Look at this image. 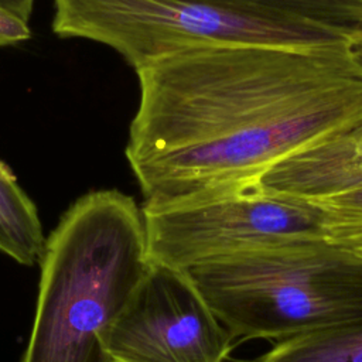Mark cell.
I'll return each instance as SVG.
<instances>
[{
    "instance_id": "6da1fadb",
    "label": "cell",
    "mask_w": 362,
    "mask_h": 362,
    "mask_svg": "<svg viewBox=\"0 0 362 362\" xmlns=\"http://www.w3.org/2000/svg\"><path fill=\"white\" fill-rule=\"evenodd\" d=\"M134 72L124 154L143 206L252 184L288 154L362 124L354 41L211 44Z\"/></svg>"
},
{
    "instance_id": "7a4b0ae2",
    "label": "cell",
    "mask_w": 362,
    "mask_h": 362,
    "mask_svg": "<svg viewBox=\"0 0 362 362\" xmlns=\"http://www.w3.org/2000/svg\"><path fill=\"white\" fill-rule=\"evenodd\" d=\"M148 263L141 208L119 189L81 195L45 240L21 362H110L100 334Z\"/></svg>"
},
{
    "instance_id": "3957f363",
    "label": "cell",
    "mask_w": 362,
    "mask_h": 362,
    "mask_svg": "<svg viewBox=\"0 0 362 362\" xmlns=\"http://www.w3.org/2000/svg\"><path fill=\"white\" fill-rule=\"evenodd\" d=\"M187 272L238 342L279 341L362 320V256L339 246L257 247Z\"/></svg>"
},
{
    "instance_id": "277c9868",
    "label": "cell",
    "mask_w": 362,
    "mask_h": 362,
    "mask_svg": "<svg viewBox=\"0 0 362 362\" xmlns=\"http://www.w3.org/2000/svg\"><path fill=\"white\" fill-rule=\"evenodd\" d=\"M52 31L116 51L133 69L211 44L362 41V30L215 0H52Z\"/></svg>"
},
{
    "instance_id": "5b68a950",
    "label": "cell",
    "mask_w": 362,
    "mask_h": 362,
    "mask_svg": "<svg viewBox=\"0 0 362 362\" xmlns=\"http://www.w3.org/2000/svg\"><path fill=\"white\" fill-rule=\"evenodd\" d=\"M177 236L195 263L297 243H328L362 256V211L269 194L247 184L182 205Z\"/></svg>"
},
{
    "instance_id": "8992f818",
    "label": "cell",
    "mask_w": 362,
    "mask_h": 362,
    "mask_svg": "<svg viewBox=\"0 0 362 362\" xmlns=\"http://www.w3.org/2000/svg\"><path fill=\"white\" fill-rule=\"evenodd\" d=\"M100 342L110 362H228L238 341L187 270L148 260Z\"/></svg>"
},
{
    "instance_id": "52a82bcc",
    "label": "cell",
    "mask_w": 362,
    "mask_h": 362,
    "mask_svg": "<svg viewBox=\"0 0 362 362\" xmlns=\"http://www.w3.org/2000/svg\"><path fill=\"white\" fill-rule=\"evenodd\" d=\"M252 184L269 194L310 201L361 189L362 124L288 154Z\"/></svg>"
},
{
    "instance_id": "ba28073f",
    "label": "cell",
    "mask_w": 362,
    "mask_h": 362,
    "mask_svg": "<svg viewBox=\"0 0 362 362\" xmlns=\"http://www.w3.org/2000/svg\"><path fill=\"white\" fill-rule=\"evenodd\" d=\"M45 240L37 205L0 160V252L31 267L40 264Z\"/></svg>"
},
{
    "instance_id": "9c48e42d",
    "label": "cell",
    "mask_w": 362,
    "mask_h": 362,
    "mask_svg": "<svg viewBox=\"0 0 362 362\" xmlns=\"http://www.w3.org/2000/svg\"><path fill=\"white\" fill-rule=\"evenodd\" d=\"M257 362H362V320L327 327L284 339Z\"/></svg>"
},
{
    "instance_id": "30bf717a",
    "label": "cell",
    "mask_w": 362,
    "mask_h": 362,
    "mask_svg": "<svg viewBox=\"0 0 362 362\" xmlns=\"http://www.w3.org/2000/svg\"><path fill=\"white\" fill-rule=\"evenodd\" d=\"M31 38L28 21L20 16L0 8V47L16 45Z\"/></svg>"
},
{
    "instance_id": "8fae6325",
    "label": "cell",
    "mask_w": 362,
    "mask_h": 362,
    "mask_svg": "<svg viewBox=\"0 0 362 362\" xmlns=\"http://www.w3.org/2000/svg\"><path fill=\"white\" fill-rule=\"evenodd\" d=\"M33 7H34V0H0V8L8 10L25 21L30 20L33 14Z\"/></svg>"
},
{
    "instance_id": "7c38bea8",
    "label": "cell",
    "mask_w": 362,
    "mask_h": 362,
    "mask_svg": "<svg viewBox=\"0 0 362 362\" xmlns=\"http://www.w3.org/2000/svg\"><path fill=\"white\" fill-rule=\"evenodd\" d=\"M321 202H327L331 205H337V206H342V208H352V209H361L362 211V188L348 192L345 195L341 197H335L327 201H321Z\"/></svg>"
},
{
    "instance_id": "4fadbf2b",
    "label": "cell",
    "mask_w": 362,
    "mask_h": 362,
    "mask_svg": "<svg viewBox=\"0 0 362 362\" xmlns=\"http://www.w3.org/2000/svg\"><path fill=\"white\" fill-rule=\"evenodd\" d=\"M228 362H257V361L256 358H253V359H229Z\"/></svg>"
},
{
    "instance_id": "5bb4252c",
    "label": "cell",
    "mask_w": 362,
    "mask_h": 362,
    "mask_svg": "<svg viewBox=\"0 0 362 362\" xmlns=\"http://www.w3.org/2000/svg\"><path fill=\"white\" fill-rule=\"evenodd\" d=\"M358 51H359V54H361V57H362V44L358 47Z\"/></svg>"
}]
</instances>
